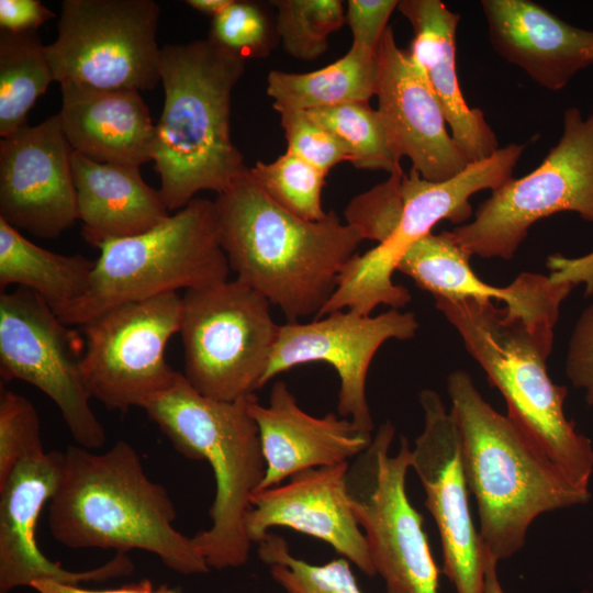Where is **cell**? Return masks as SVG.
<instances>
[{
    "label": "cell",
    "instance_id": "1",
    "mask_svg": "<svg viewBox=\"0 0 593 593\" xmlns=\"http://www.w3.org/2000/svg\"><path fill=\"white\" fill-rule=\"evenodd\" d=\"M219 236L236 279L281 310L287 323L318 315L363 240L334 211L307 221L273 202L247 168L214 200Z\"/></svg>",
    "mask_w": 593,
    "mask_h": 593
},
{
    "label": "cell",
    "instance_id": "2",
    "mask_svg": "<svg viewBox=\"0 0 593 593\" xmlns=\"http://www.w3.org/2000/svg\"><path fill=\"white\" fill-rule=\"evenodd\" d=\"M48 526L59 544L75 549H132L156 555L182 574L209 572L193 537L174 526L176 507L161 484L146 474L139 455L125 440L93 454L69 446Z\"/></svg>",
    "mask_w": 593,
    "mask_h": 593
},
{
    "label": "cell",
    "instance_id": "3",
    "mask_svg": "<svg viewBox=\"0 0 593 593\" xmlns=\"http://www.w3.org/2000/svg\"><path fill=\"white\" fill-rule=\"evenodd\" d=\"M245 59L208 40L166 45L160 55L164 108L153 160L168 210L203 190H227L248 168L231 139V97Z\"/></svg>",
    "mask_w": 593,
    "mask_h": 593
},
{
    "label": "cell",
    "instance_id": "4",
    "mask_svg": "<svg viewBox=\"0 0 593 593\" xmlns=\"http://www.w3.org/2000/svg\"><path fill=\"white\" fill-rule=\"evenodd\" d=\"M468 353L503 395L525 439L578 489L589 491L591 440L564 415L567 388L549 378L553 335L537 331L489 299L434 298Z\"/></svg>",
    "mask_w": 593,
    "mask_h": 593
},
{
    "label": "cell",
    "instance_id": "5",
    "mask_svg": "<svg viewBox=\"0 0 593 593\" xmlns=\"http://www.w3.org/2000/svg\"><path fill=\"white\" fill-rule=\"evenodd\" d=\"M447 391L460 430L469 492L478 505L479 535L497 562L525 546L528 528L539 515L590 500L589 491L567 480L484 400L468 372H451Z\"/></svg>",
    "mask_w": 593,
    "mask_h": 593
},
{
    "label": "cell",
    "instance_id": "6",
    "mask_svg": "<svg viewBox=\"0 0 593 593\" xmlns=\"http://www.w3.org/2000/svg\"><path fill=\"white\" fill-rule=\"evenodd\" d=\"M253 395L234 402L206 398L183 374L144 406L175 449L212 468L215 496L211 526L193 540L210 569L238 568L248 560L251 541L246 516L265 475L258 427L249 414Z\"/></svg>",
    "mask_w": 593,
    "mask_h": 593
},
{
    "label": "cell",
    "instance_id": "7",
    "mask_svg": "<svg viewBox=\"0 0 593 593\" xmlns=\"http://www.w3.org/2000/svg\"><path fill=\"white\" fill-rule=\"evenodd\" d=\"M99 249L86 293L56 312L67 326H80L123 303L227 281L230 271L214 201L201 198L154 228L107 242Z\"/></svg>",
    "mask_w": 593,
    "mask_h": 593
},
{
    "label": "cell",
    "instance_id": "8",
    "mask_svg": "<svg viewBox=\"0 0 593 593\" xmlns=\"http://www.w3.org/2000/svg\"><path fill=\"white\" fill-rule=\"evenodd\" d=\"M524 149V144L505 145L444 181L425 180L411 168L402 178V210L394 230L382 243L347 262L318 315L344 310L370 315L379 305L400 309L409 303V290L392 280L402 255L441 220L456 224L467 221L472 214L470 197L481 190L493 191L512 179Z\"/></svg>",
    "mask_w": 593,
    "mask_h": 593
},
{
    "label": "cell",
    "instance_id": "9",
    "mask_svg": "<svg viewBox=\"0 0 593 593\" xmlns=\"http://www.w3.org/2000/svg\"><path fill=\"white\" fill-rule=\"evenodd\" d=\"M270 305L237 279L186 291L179 334L183 376L194 390L234 402L265 385L280 326Z\"/></svg>",
    "mask_w": 593,
    "mask_h": 593
},
{
    "label": "cell",
    "instance_id": "10",
    "mask_svg": "<svg viewBox=\"0 0 593 593\" xmlns=\"http://www.w3.org/2000/svg\"><path fill=\"white\" fill-rule=\"evenodd\" d=\"M566 211L593 223V108L588 118L567 109L562 134L541 164L493 190L473 221L450 233L469 257L511 260L533 224Z\"/></svg>",
    "mask_w": 593,
    "mask_h": 593
},
{
    "label": "cell",
    "instance_id": "11",
    "mask_svg": "<svg viewBox=\"0 0 593 593\" xmlns=\"http://www.w3.org/2000/svg\"><path fill=\"white\" fill-rule=\"evenodd\" d=\"M395 428L380 425L369 447L347 471L354 515L365 535L370 557L387 593H439V569L423 528V516L406 493L411 447L400 439L390 454Z\"/></svg>",
    "mask_w": 593,
    "mask_h": 593
},
{
    "label": "cell",
    "instance_id": "12",
    "mask_svg": "<svg viewBox=\"0 0 593 593\" xmlns=\"http://www.w3.org/2000/svg\"><path fill=\"white\" fill-rule=\"evenodd\" d=\"M153 0H65L57 37L46 46L55 81L152 90L160 81Z\"/></svg>",
    "mask_w": 593,
    "mask_h": 593
},
{
    "label": "cell",
    "instance_id": "13",
    "mask_svg": "<svg viewBox=\"0 0 593 593\" xmlns=\"http://www.w3.org/2000/svg\"><path fill=\"white\" fill-rule=\"evenodd\" d=\"M181 314L182 296L174 292L110 307L80 325V369L91 399L124 413L167 390L178 372L165 351Z\"/></svg>",
    "mask_w": 593,
    "mask_h": 593
},
{
    "label": "cell",
    "instance_id": "14",
    "mask_svg": "<svg viewBox=\"0 0 593 593\" xmlns=\"http://www.w3.org/2000/svg\"><path fill=\"white\" fill-rule=\"evenodd\" d=\"M80 337L36 293L16 288L0 295L1 382L25 381L59 409L75 441L87 449L105 444L83 382Z\"/></svg>",
    "mask_w": 593,
    "mask_h": 593
},
{
    "label": "cell",
    "instance_id": "15",
    "mask_svg": "<svg viewBox=\"0 0 593 593\" xmlns=\"http://www.w3.org/2000/svg\"><path fill=\"white\" fill-rule=\"evenodd\" d=\"M419 403L424 428L411 448V468L440 535L441 571L457 593H483L488 550L469 510L458 423L434 390L421 391Z\"/></svg>",
    "mask_w": 593,
    "mask_h": 593
},
{
    "label": "cell",
    "instance_id": "16",
    "mask_svg": "<svg viewBox=\"0 0 593 593\" xmlns=\"http://www.w3.org/2000/svg\"><path fill=\"white\" fill-rule=\"evenodd\" d=\"M417 329L415 314L399 309L376 316L337 311L310 323H286L279 326L264 383L294 367L326 362L339 379V416L372 433L374 424L366 394L371 360L382 344L411 339Z\"/></svg>",
    "mask_w": 593,
    "mask_h": 593
},
{
    "label": "cell",
    "instance_id": "17",
    "mask_svg": "<svg viewBox=\"0 0 593 593\" xmlns=\"http://www.w3.org/2000/svg\"><path fill=\"white\" fill-rule=\"evenodd\" d=\"M69 144L58 114L0 141V219L55 238L78 220Z\"/></svg>",
    "mask_w": 593,
    "mask_h": 593
},
{
    "label": "cell",
    "instance_id": "18",
    "mask_svg": "<svg viewBox=\"0 0 593 593\" xmlns=\"http://www.w3.org/2000/svg\"><path fill=\"white\" fill-rule=\"evenodd\" d=\"M64 463V452L44 451L21 460L0 484V593L38 580L77 585L125 577L134 570L126 553L116 552L101 567L74 572L41 551L35 538L37 521L59 488Z\"/></svg>",
    "mask_w": 593,
    "mask_h": 593
},
{
    "label": "cell",
    "instance_id": "19",
    "mask_svg": "<svg viewBox=\"0 0 593 593\" xmlns=\"http://www.w3.org/2000/svg\"><path fill=\"white\" fill-rule=\"evenodd\" d=\"M381 120L401 157L428 181H444L470 161L447 132L444 112L388 26L377 51L376 93Z\"/></svg>",
    "mask_w": 593,
    "mask_h": 593
},
{
    "label": "cell",
    "instance_id": "20",
    "mask_svg": "<svg viewBox=\"0 0 593 593\" xmlns=\"http://www.w3.org/2000/svg\"><path fill=\"white\" fill-rule=\"evenodd\" d=\"M349 462L298 472L284 484L256 491L246 532L258 544L272 527H288L332 546L363 574L376 570L347 491Z\"/></svg>",
    "mask_w": 593,
    "mask_h": 593
},
{
    "label": "cell",
    "instance_id": "21",
    "mask_svg": "<svg viewBox=\"0 0 593 593\" xmlns=\"http://www.w3.org/2000/svg\"><path fill=\"white\" fill-rule=\"evenodd\" d=\"M248 411L258 427L266 465L258 490L282 484L307 469L350 462L372 440V433L333 412L322 417L310 415L283 381L272 385L268 405L255 398Z\"/></svg>",
    "mask_w": 593,
    "mask_h": 593
},
{
    "label": "cell",
    "instance_id": "22",
    "mask_svg": "<svg viewBox=\"0 0 593 593\" xmlns=\"http://www.w3.org/2000/svg\"><path fill=\"white\" fill-rule=\"evenodd\" d=\"M481 5L493 49L537 85L561 90L593 65V31L529 0H483Z\"/></svg>",
    "mask_w": 593,
    "mask_h": 593
},
{
    "label": "cell",
    "instance_id": "23",
    "mask_svg": "<svg viewBox=\"0 0 593 593\" xmlns=\"http://www.w3.org/2000/svg\"><path fill=\"white\" fill-rule=\"evenodd\" d=\"M413 27L410 58L438 101L451 136L470 163L500 148L480 109L468 105L459 86L456 35L460 15L440 0H402L396 8Z\"/></svg>",
    "mask_w": 593,
    "mask_h": 593
},
{
    "label": "cell",
    "instance_id": "24",
    "mask_svg": "<svg viewBox=\"0 0 593 593\" xmlns=\"http://www.w3.org/2000/svg\"><path fill=\"white\" fill-rule=\"evenodd\" d=\"M60 86L58 116L75 152L103 164L139 167L153 160L155 125L139 91Z\"/></svg>",
    "mask_w": 593,
    "mask_h": 593
},
{
    "label": "cell",
    "instance_id": "25",
    "mask_svg": "<svg viewBox=\"0 0 593 593\" xmlns=\"http://www.w3.org/2000/svg\"><path fill=\"white\" fill-rule=\"evenodd\" d=\"M78 220L86 242L97 248L107 242L143 234L170 214L159 190L142 178L139 167L71 156Z\"/></svg>",
    "mask_w": 593,
    "mask_h": 593
},
{
    "label": "cell",
    "instance_id": "26",
    "mask_svg": "<svg viewBox=\"0 0 593 593\" xmlns=\"http://www.w3.org/2000/svg\"><path fill=\"white\" fill-rule=\"evenodd\" d=\"M96 260L42 248L0 219V287L10 284L40 295L56 313L87 291Z\"/></svg>",
    "mask_w": 593,
    "mask_h": 593
},
{
    "label": "cell",
    "instance_id": "27",
    "mask_svg": "<svg viewBox=\"0 0 593 593\" xmlns=\"http://www.w3.org/2000/svg\"><path fill=\"white\" fill-rule=\"evenodd\" d=\"M377 53L356 45L326 67L303 74L271 70L267 93L273 104L307 111L350 102H369L376 93Z\"/></svg>",
    "mask_w": 593,
    "mask_h": 593
},
{
    "label": "cell",
    "instance_id": "28",
    "mask_svg": "<svg viewBox=\"0 0 593 593\" xmlns=\"http://www.w3.org/2000/svg\"><path fill=\"white\" fill-rule=\"evenodd\" d=\"M55 80L36 32L0 29V136L25 126L26 114Z\"/></svg>",
    "mask_w": 593,
    "mask_h": 593
},
{
    "label": "cell",
    "instance_id": "29",
    "mask_svg": "<svg viewBox=\"0 0 593 593\" xmlns=\"http://www.w3.org/2000/svg\"><path fill=\"white\" fill-rule=\"evenodd\" d=\"M339 142L358 169L402 175L401 156L377 110L369 102H350L305 111Z\"/></svg>",
    "mask_w": 593,
    "mask_h": 593
},
{
    "label": "cell",
    "instance_id": "30",
    "mask_svg": "<svg viewBox=\"0 0 593 593\" xmlns=\"http://www.w3.org/2000/svg\"><path fill=\"white\" fill-rule=\"evenodd\" d=\"M249 174L273 202L295 216L307 221L326 216L322 206L326 174L300 157L286 152L271 163L257 161Z\"/></svg>",
    "mask_w": 593,
    "mask_h": 593
},
{
    "label": "cell",
    "instance_id": "31",
    "mask_svg": "<svg viewBox=\"0 0 593 593\" xmlns=\"http://www.w3.org/2000/svg\"><path fill=\"white\" fill-rule=\"evenodd\" d=\"M259 559L286 591L298 593H363L345 558L312 564L294 557L288 542L269 533L257 544Z\"/></svg>",
    "mask_w": 593,
    "mask_h": 593
},
{
    "label": "cell",
    "instance_id": "32",
    "mask_svg": "<svg viewBox=\"0 0 593 593\" xmlns=\"http://www.w3.org/2000/svg\"><path fill=\"white\" fill-rule=\"evenodd\" d=\"M276 33L293 58L313 60L324 54L328 36L346 22L338 0H278Z\"/></svg>",
    "mask_w": 593,
    "mask_h": 593
},
{
    "label": "cell",
    "instance_id": "33",
    "mask_svg": "<svg viewBox=\"0 0 593 593\" xmlns=\"http://www.w3.org/2000/svg\"><path fill=\"white\" fill-rule=\"evenodd\" d=\"M41 421L25 396L0 391V484L23 459L44 452Z\"/></svg>",
    "mask_w": 593,
    "mask_h": 593
},
{
    "label": "cell",
    "instance_id": "34",
    "mask_svg": "<svg viewBox=\"0 0 593 593\" xmlns=\"http://www.w3.org/2000/svg\"><path fill=\"white\" fill-rule=\"evenodd\" d=\"M209 40L245 60L268 56L273 43L272 29L262 9L235 0L212 19Z\"/></svg>",
    "mask_w": 593,
    "mask_h": 593
},
{
    "label": "cell",
    "instance_id": "35",
    "mask_svg": "<svg viewBox=\"0 0 593 593\" xmlns=\"http://www.w3.org/2000/svg\"><path fill=\"white\" fill-rule=\"evenodd\" d=\"M288 143L287 150L327 174L335 165L349 161L339 142L305 111L273 104Z\"/></svg>",
    "mask_w": 593,
    "mask_h": 593
},
{
    "label": "cell",
    "instance_id": "36",
    "mask_svg": "<svg viewBox=\"0 0 593 593\" xmlns=\"http://www.w3.org/2000/svg\"><path fill=\"white\" fill-rule=\"evenodd\" d=\"M402 175H391L388 180L355 197L345 209L346 222L357 227L363 239L382 243L394 230L402 209Z\"/></svg>",
    "mask_w": 593,
    "mask_h": 593
},
{
    "label": "cell",
    "instance_id": "37",
    "mask_svg": "<svg viewBox=\"0 0 593 593\" xmlns=\"http://www.w3.org/2000/svg\"><path fill=\"white\" fill-rule=\"evenodd\" d=\"M398 3L396 0H349L345 16L353 33V45L377 53Z\"/></svg>",
    "mask_w": 593,
    "mask_h": 593
},
{
    "label": "cell",
    "instance_id": "38",
    "mask_svg": "<svg viewBox=\"0 0 593 593\" xmlns=\"http://www.w3.org/2000/svg\"><path fill=\"white\" fill-rule=\"evenodd\" d=\"M566 373L575 388L585 393V401L593 405V303L580 315L571 334Z\"/></svg>",
    "mask_w": 593,
    "mask_h": 593
},
{
    "label": "cell",
    "instance_id": "39",
    "mask_svg": "<svg viewBox=\"0 0 593 593\" xmlns=\"http://www.w3.org/2000/svg\"><path fill=\"white\" fill-rule=\"evenodd\" d=\"M55 13L40 0H0V29L11 32H35Z\"/></svg>",
    "mask_w": 593,
    "mask_h": 593
},
{
    "label": "cell",
    "instance_id": "40",
    "mask_svg": "<svg viewBox=\"0 0 593 593\" xmlns=\"http://www.w3.org/2000/svg\"><path fill=\"white\" fill-rule=\"evenodd\" d=\"M31 588L36 590L38 593H123L122 586L118 589L94 591L81 589L78 585L60 583L53 580L34 581L31 584Z\"/></svg>",
    "mask_w": 593,
    "mask_h": 593
},
{
    "label": "cell",
    "instance_id": "41",
    "mask_svg": "<svg viewBox=\"0 0 593 593\" xmlns=\"http://www.w3.org/2000/svg\"><path fill=\"white\" fill-rule=\"evenodd\" d=\"M497 564L499 562L488 551L483 593H505L499 579Z\"/></svg>",
    "mask_w": 593,
    "mask_h": 593
},
{
    "label": "cell",
    "instance_id": "42",
    "mask_svg": "<svg viewBox=\"0 0 593 593\" xmlns=\"http://www.w3.org/2000/svg\"><path fill=\"white\" fill-rule=\"evenodd\" d=\"M233 0H188L187 4L194 10L212 16H216L226 9Z\"/></svg>",
    "mask_w": 593,
    "mask_h": 593
},
{
    "label": "cell",
    "instance_id": "43",
    "mask_svg": "<svg viewBox=\"0 0 593 593\" xmlns=\"http://www.w3.org/2000/svg\"><path fill=\"white\" fill-rule=\"evenodd\" d=\"M123 593H179L177 590L161 585L155 589L150 581L142 580L138 583L123 585Z\"/></svg>",
    "mask_w": 593,
    "mask_h": 593
},
{
    "label": "cell",
    "instance_id": "44",
    "mask_svg": "<svg viewBox=\"0 0 593 593\" xmlns=\"http://www.w3.org/2000/svg\"><path fill=\"white\" fill-rule=\"evenodd\" d=\"M287 593H298V592H290V591H287Z\"/></svg>",
    "mask_w": 593,
    "mask_h": 593
}]
</instances>
